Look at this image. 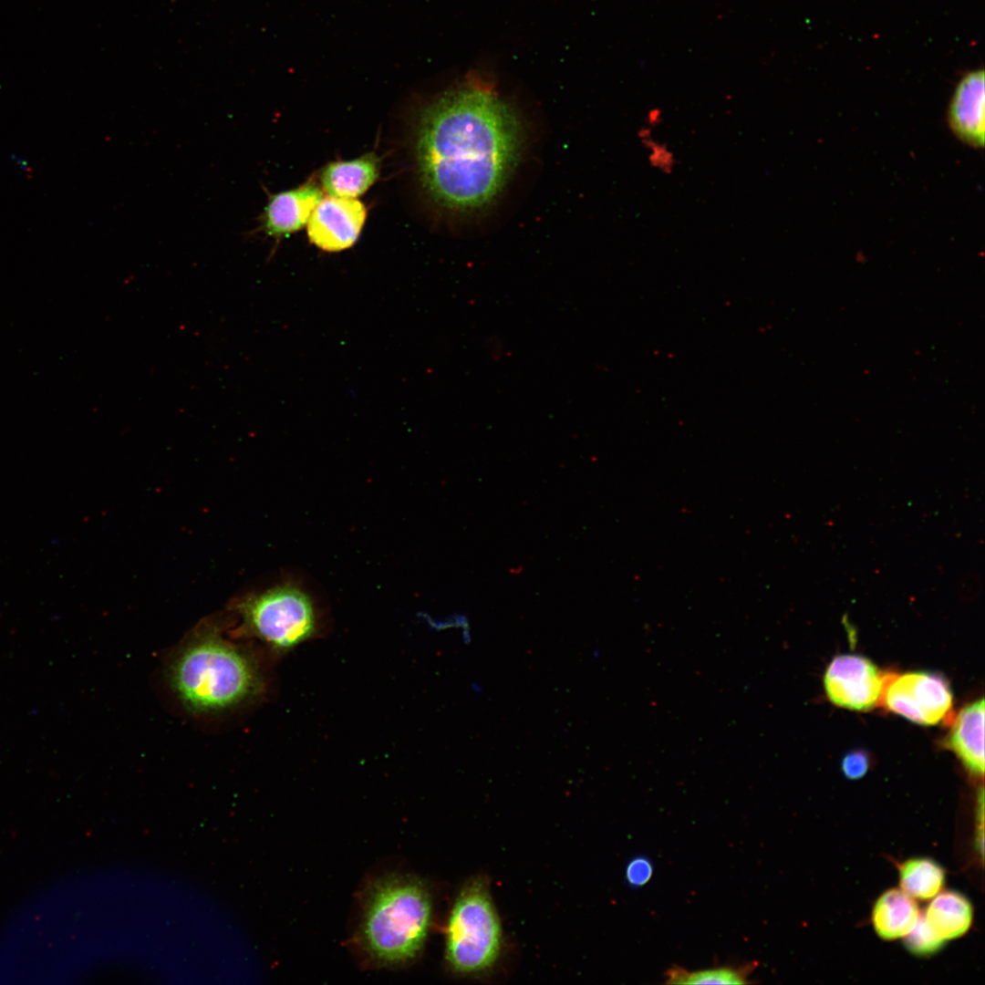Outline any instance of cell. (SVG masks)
<instances>
[{"label": "cell", "mask_w": 985, "mask_h": 985, "mask_svg": "<svg viewBox=\"0 0 985 985\" xmlns=\"http://www.w3.org/2000/svg\"><path fill=\"white\" fill-rule=\"evenodd\" d=\"M879 706L921 725L950 724L954 718L949 684L935 672H892Z\"/></svg>", "instance_id": "cell-6"}, {"label": "cell", "mask_w": 985, "mask_h": 985, "mask_svg": "<svg viewBox=\"0 0 985 985\" xmlns=\"http://www.w3.org/2000/svg\"><path fill=\"white\" fill-rule=\"evenodd\" d=\"M654 873L652 861L645 855L632 858L626 867V880L632 888H639L648 884Z\"/></svg>", "instance_id": "cell-19"}, {"label": "cell", "mask_w": 985, "mask_h": 985, "mask_svg": "<svg viewBox=\"0 0 985 985\" xmlns=\"http://www.w3.org/2000/svg\"><path fill=\"white\" fill-rule=\"evenodd\" d=\"M638 138L647 152L650 167L666 175L671 174L677 165V158L673 150L666 143L656 139L653 129L646 124L639 129Z\"/></svg>", "instance_id": "cell-17"}, {"label": "cell", "mask_w": 985, "mask_h": 985, "mask_svg": "<svg viewBox=\"0 0 985 985\" xmlns=\"http://www.w3.org/2000/svg\"><path fill=\"white\" fill-rule=\"evenodd\" d=\"M233 610L246 634L277 652H285L312 638L319 627L316 600L296 576L240 598Z\"/></svg>", "instance_id": "cell-4"}, {"label": "cell", "mask_w": 985, "mask_h": 985, "mask_svg": "<svg viewBox=\"0 0 985 985\" xmlns=\"http://www.w3.org/2000/svg\"><path fill=\"white\" fill-rule=\"evenodd\" d=\"M899 884L906 894L920 900L937 896L945 884V871L927 857L907 860L899 869Z\"/></svg>", "instance_id": "cell-15"}, {"label": "cell", "mask_w": 985, "mask_h": 985, "mask_svg": "<svg viewBox=\"0 0 985 985\" xmlns=\"http://www.w3.org/2000/svg\"><path fill=\"white\" fill-rule=\"evenodd\" d=\"M891 674L865 657L843 654L835 657L826 668L824 685L828 699L836 706L868 710L879 706Z\"/></svg>", "instance_id": "cell-7"}, {"label": "cell", "mask_w": 985, "mask_h": 985, "mask_svg": "<svg viewBox=\"0 0 985 985\" xmlns=\"http://www.w3.org/2000/svg\"><path fill=\"white\" fill-rule=\"evenodd\" d=\"M945 744L972 774L984 773V700L965 706L950 722Z\"/></svg>", "instance_id": "cell-11"}, {"label": "cell", "mask_w": 985, "mask_h": 985, "mask_svg": "<svg viewBox=\"0 0 985 985\" xmlns=\"http://www.w3.org/2000/svg\"><path fill=\"white\" fill-rule=\"evenodd\" d=\"M168 680L182 706L195 714L236 708L253 700L263 686L254 658L212 622L201 625L177 649Z\"/></svg>", "instance_id": "cell-2"}, {"label": "cell", "mask_w": 985, "mask_h": 985, "mask_svg": "<svg viewBox=\"0 0 985 985\" xmlns=\"http://www.w3.org/2000/svg\"><path fill=\"white\" fill-rule=\"evenodd\" d=\"M757 964L753 962L741 966H721L697 971H689L674 965L666 972L667 984H748L750 974Z\"/></svg>", "instance_id": "cell-16"}, {"label": "cell", "mask_w": 985, "mask_h": 985, "mask_svg": "<svg viewBox=\"0 0 985 985\" xmlns=\"http://www.w3.org/2000/svg\"><path fill=\"white\" fill-rule=\"evenodd\" d=\"M10 158L13 159L23 171H29L30 168L26 160L16 156V154L10 155Z\"/></svg>", "instance_id": "cell-22"}, {"label": "cell", "mask_w": 985, "mask_h": 985, "mask_svg": "<svg viewBox=\"0 0 985 985\" xmlns=\"http://www.w3.org/2000/svg\"><path fill=\"white\" fill-rule=\"evenodd\" d=\"M662 110L659 109H651L648 111L646 116V125L654 129L662 122L663 119Z\"/></svg>", "instance_id": "cell-21"}, {"label": "cell", "mask_w": 985, "mask_h": 985, "mask_svg": "<svg viewBox=\"0 0 985 985\" xmlns=\"http://www.w3.org/2000/svg\"><path fill=\"white\" fill-rule=\"evenodd\" d=\"M524 149L518 111L479 69L423 109L414 136L424 193L440 210L462 216L480 213L501 197Z\"/></svg>", "instance_id": "cell-1"}, {"label": "cell", "mask_w": 985, "mask_h": 985, "mask_svg": "<svg viewBox=\"0 0 985 985\" xmlns=\"http://www.w3.org/2000/svg\"><path fill=\"white\" fill-rule=\"evenodd\" d=\"M869 762L866 752L853 751L844 757L841 764L842 772L850 780L860 779L867 772Z\"/></svg>", "instance_id": "cell-20"}, {"label": "cell", "mask_w": 985, "mask_h": 985, "mask_svg": "<svg viewBox=\"0 0 985 985\" xmlns=\"http://www.w3.org/2000/svg\"><path fill=\"white\" fill-rule=\"evenodd\" d=\"M323 190L313 180L296 188L268 193L267 202L258 217L259 225L252 233L280 240L304 228L316 204L323 198Z\"/></svg>", "instance_id": "cell-9"}, {"label": "cell", "mask_w": 985, "mask_h": 985, "mask_svg": "<svg viewBox=\"0 0 985 985\" xmlns=\"http://www.w3.org/2000/svg\"><path fill=\"white\" fill-rule=\"evenodd\" d=\"M930 928L945 941L959 938L969 929L973 908L969 900L956 891L938 895L924 917Z\"/></svg>", "instance_id": "cell-14"}, {"label": "cell", "mask_w": 985, "mask_h": 985, "mask_svg": "<svg viewBox=\"0 0 985 985\" xmlns=\"http://www.w3.org/2000/svg\"><path fill=\"white\" fill-rule=\"evenodd\" d=\"M430 915V894L421 882L405 876L380 878L368 889L358 941L374 963H408L423 947Z\"/></svg>", "instance_id": "cell-3"}, {"label": "cell", "mask_w": 985, "mask_h": 985, "mask_svg": "<svg viewBox=\"0 0 985 985\" xmlns=\"http://www.w3.org/2000/svg\"><path fill=\"white\" fill-rule=\"evenodd\" d=\"M379 173L378 156L368 152L352 160L327 163L322 168L319 179L323 192L328 196L356 199L377 181Z\"/></svg>", "instance_id": "cell-12"}, {"label": "cell", "mask_w": 985, "mask_h": 985, "mask_svg": "<svg viewBox=\"0 0 985 985\" xmlns=\"http://www.w3.org/2000/svg\"><path fill=\"white\" fill-rule=\"evenodd\" d=\"M367 219V208L357 199L323 197L307 222V237L316 247L329 253L352 247Z\"/></svg>", "instance_id": "cell-8"}, {"label": "cell", "mask_w": 985, "mask_h": 985, "mask_svg": "<svg viewBox=\"0 0 985 985\" xmlns=\"http://www.w3.org/2000/svg\"><path fill=\"white\" fill-rule=\"evenodd\" d=\"M984 70L965 73L957 83L947 109L949 129L964 145L980 150L984 147Z\"/></svg>", "instance_id": "cell-10"}, {"label": "cell", "mask_w": 985, "mask_h": 985, "mask_svg": "<svg viewBox=\"0 0 985 985\" xmlns=\"http://www.w3.org/2000/svg\"><path fill=\"white\" fill-rule=\"evenodd\" d=\"M904 937L905 948L918 957H927L937 953L945 942L930 928L924 917H919L911 930Z\"/></svg>", "instance_id": "cell-18"}, {"label": "cell", "mask_w": 985, "mask_h": 985, "mask_svg": "<svg viewBox=\"0 0 985 985\" xmlns=\"http://www.w3.org/2000/svg\"><path fill=\"white\" fill-rule=\"evenodd\" d=\"M919 918L917 903L904 891L892 888L876 901L872 923L876 934L885 940L907 935Z\"/></svg>", "instance_id": "cell-13"}, {"label": "cell", "mask_w": 985, "mask_h": 985, "mask_svg": "<svg viewBox=\"0 0 985 985\" xmlns=\"http://www.w3.org/2000/svg\"><path fill=\"white\" fill-rule=\"evenodd\" d=\"M501 946V924L488 885L475 878L461 889L451 912L446 959L457 972H481L494 964Z\"/></svg>", "instance_id": "cell-5"}]
</instances>
